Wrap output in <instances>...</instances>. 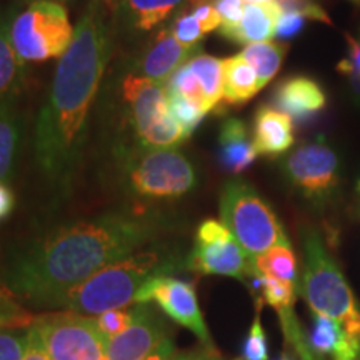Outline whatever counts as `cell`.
I'll return each instance as SVG.
<instances>
[{"label":"cell","instance_id":"603a6c76","mask_svg":"<svg viewBox=\"0 0 360 360\" xmlns=\"http://www.w3.org/2000/svg\"><path fill=\"white\" fill-rule=\"evenodd\" d=\"M187 0H122L117 12L135 30H148L159 27Z\"/></svg>","mask_w":360,"mask_h":360},{"label":"cell","instance_id":"681fc988","mask_svg":"<svg viewBox=\"0 0 360 360\" xmlns=\"http://www.w3.org/2000/svg\"><path fill=\"white\" fill-rule=\"evenodd\" d=\"M56 2H60L62 4V2H65V0H56Z\"/></svg>","mask_w":360,"mask_h":360},{"label":"cell","instance_id":"7bdbcfd3","mask_svg":"<svg viewBox=\"0 0 360 360\" xmlns=\"http://www.w3.org/2000/svg\"><path fill=\"white\" fill-rule=\"evenodd\" d=\"M177 360H220L212 347H205L202 350H192V352L179 354Z\"/></svg>","mask_w":360,"mask_h":360},{"label":"cell","instance_id":"f546056e","mask_svg":"<svg viewBox=\"0 0 360 360\" xmlns=\"http://www.w3.org/2000/svg\"><path fill=\"white\" fill-rule=\"evenodd\" d=\"M167 107L170 115L177 120V124L184 129L187 137H191V134L199 127L202 119L205 117V112L199 105L172 92H167Z\"/></svg>","mask_w":360,"mask_h":360},{"label":"cell","instance_id":"484cf974","mask_svg":"<svg viewBox=\"0 0 360 360\" xmlns=\"http://www.w3.org/2000/svg\"><path fill=\"white\" fill-rule=\"evenodd\" d=\"M287 45L276 44V42H259V44H250L245 45L244 51L240 52V56L244 60L254 67L255 74L259 77L260 89H264L270 80L277 75V72L281 70V65L285 57Z\"/></svg>","mask_w":360,"mask_h":360},{"label":"cell","instance_id":"bcb514c9","mask_svg":"<svg viewBox=\"0 0 360 360\" xmlns=\"http://www.w3.org/2000/svg\"><path fill=\"white\" fill-rule=\"evenodd\" d=\"M355 188H357V193L360 195V179L357 180V186H355Z\"/></svg>","mask_w":360,"mask_h":360},{"label":"cell","instance_id":"74e56055","mask_svg":"<svg viewBox=\"0 0 360 360\" xmlns=\"http://www.w3.org/2000/svg\"><path fill=\"white\" fill-rule=\"evenodd\" d=\"M345 39H347L350 47L349 57L344 58L337 69L344 75H347L352 87L360 94V40L350 37V35H347Z\"/></svg>","mask_w":360,"mask_h":360},{"label":"cell","instance_id":"d590c367","mask_svg":"<svg viewBox=\"0 0 360 360\" xmlns=\"http://www.w3.org/2000/svg\"><path fill=\"white\" fill-rule=\"evenodd\" d=\"M277 6L281 7L282 13H300L305 19H312L319 22H326L330 24V19L326 12L322 11V7L319 4H315L314 0H276Z\"/></svg>","mask_w":360,"mask_h":360},{"label":"cell","instance_id":"7dc6e473","mask_svg":"<svg viewBox=\"0 0 360 360\" xmlns=\"http://www.w3.org/2000/svg\"><path fill=\"white\" fill-rule=\"evenodd\" d=\"M304 360H312V355H309V357H305Z\"/></svg>","mask_w":360,"mask_h":360},{"label":"cell","instance_id":"4fadbf2b","mask_svg":"<svg viewBox=\"0 0 360 360\" xmlns=\"http://www.w3.org/2000/svg\"><path fill=\"white\" fill-rule=\"evenodd\" d=\"M122 96L137 139L169 112L167 89L164 82H155L139 74H129L122 82Z\"/></svg>","mask_w":360,"mask_h":360},{"label":"cell","instance_id":"83f0119b","mask_svg":"<svg viewBox=\"0 0 360 360\" xmlns=\"http://www.w3.org/2000/svg\"><path fill=\"white\" fill-rule=\"evenodd\" d=\"M260 281H262V289H260L262 302L269 304L270 307L276 309L278 315L292 314L295 304L297 285L262 276H260Z\"/></svg>","mask_w":360,"mask_h":360},{"label":"cell","instance_id":"5b68a950","mask_svg":"<svg viewBox=\"0 0 360 360\" xmlns=\"http://www.w3.org/2000/svg\"><path fill=\"white\" fill-rule=\"evenodd\" d=\"M220 222L250 259L277 245H290L281 220L245 180H229L220 192Z\"/></svg>","mask_w":360,"mask_h":360},{"label":"cell","instance_id":"f1b7e54d","mask_svg":"<svg viewBox=\"0 0 360 360\" xmlns=\"http://www.w3.org/2000/svg\"><path fill=\"white\" fill-rule=\"evenodd\" d=\"M39 315L25 309L19 300L0 283V328L29 327L37 321Z\"/></svg>","mask_w":360,"mask_h":360},{"label":"cell","instance_id":"30bf717a","mask_svg":"<svg viewBox=\"0 0 360 360\" xmlns=\"http://www.w3.org/2000/svg\"><path fill=\"white\" fill-rule=\"evenodd\" d=\"M159 305L170 321L188 328L193 335L204 342L205 347H212L209 328L205 326L204 315L199 307L195 287L192 282L175 278L172 276H160L148 281L135 295L134 304Z\"/></svg>","mask_w":360,"mask_h":360},{"label":"cell","instance_id":"ab89813d","mask_svg":"<svg viewBox=\"0 0 360 360\" xmlns=\"http://www.w3.org/2000/svg\"><path fill=\"white\" fill-rule=\"evenodd\" d=\"M305 17L300 15V13H282L281 20H278L277 29H276V37L278 39H292L295 37L300 30L304 29L305 25Z\"/></svg>","mask_w":360,"mask_h":360},{"label":"cell","instance_id":"8992f818","mask_svg":"<svg viewBox=\"0 0 360 360\" xmlns=\"http://www.w3.org/2000/svg\"><path fill=\"white\" fill-rule=\"evenodd\" d=\"M74 30L64 4L34 0L13 15L11 37L22 62H45L64 56L74 39Z\"/></svg>","mask_w":360,"mask_h":360},{"label":"cell","instance_id":"4316f807","mask_svg":"<svg viewBox=\"0 0 360 360\" xmlns=\"http://www.w3.org/2000/svg\"><path fill=\"white\" fill-rule=\"evenodd\" d=\"M165 89H167V92L177 94V96H182L184 98H187V101L199 105L207 114L204 92H202L199 80H197L195 74L191 70L187 62L184 65H180L179 69L165 80Z\"/></svg>","mask_w":360,"mask_h":360},{"label":"cell","instance_id":"3957f363","mask_svg":"<svg viewBox=\"0 0 360 360\" xmlns=\"http://www.w3.org/2000/svg\"><path fill=\"white\" fill-rule=\"evenodd\" d=\"M186 259L164 245L141 249L49 299L39 310L97 317L107 310L129 307L148 281L160 276H172L177 270L186 269Z\"/></svg>","mask_w":360,"mask_h":360},{"label":"cell","instance_id":"2e32d148","mask_svg":"<svg viewBox=\"0 0 360 360\" xmlns=\"http://www.w3.org/2000/svg\"><path fill=\"white\" fill-rule=\"evenodd\" d=\"M254 146L259 155H281L294 146L292 119L276 107L262 105L255 112Z\"/></svg>","mask_w":360,"mask_h":360},{"label":"cell","instance_id":"836d02e7","mask_svg":"<svg viewBox=\"0 0 360 360\" xmlns=\"http://www.w3.org/2000/svg\"><path fill=\"white\" fill-rule=\"evenodd\" d=\"M134 319V307H122V309H112L107 310L101 315H97L96 322L107 340L115 337L117 334L125 330L130 326Z\"/></svg>","mask_w":360,"mask_h":360},{"label":"cell","instance_id":"f907efd6","mask_svg":"<svg viewBox=\"0 0 360 360\" xmlns=\"http://www.w3.org/2000/svg\"><path fill=\"white\" fill-rule=\"evenodd\" d=\"M281 360H290V359H287V357H282Z\"/></svg>","mask_w":360,"mask_h":360},{"label":"cell","instance_id":"d6a6232c","mask_svg":"<svg viewBox=\"0 0 360 360\" xmlns=\"http://www.w3.org/2000/svg\"><path fill=\"white\" fill-rule=\"evenodd\" d=\"M29 327L0 328V360H22L25 352Z\"/></svg>","mask_w":360,"mask_h":360},{"label":"cell","instance_id":"7402d4cb","mask_svg":"<svg viewBox=\"0 0 360 360\" xmlns=\"http://www.w3.org/2000/svg\"><path fill=\"white\" fill-rule=\"evenodd\" d=\"M224 79V101L231 105H240L249 102L260 90L259 77L254 67L238 56L222 60Z\"/></svg>","mask_w":360,"mask_h":360},{"label":"cell","instance_id":"60d3db41","mask_svg":"<svg viewBox=\"0 0 360 360\" xmlns=\"http://www.w3.org/2000/svg\"><path fill=\"white\" fill-rule=\"evenodd\" d=\"M13 207H15V195L12 188L8 187V184L0 182V222L11 217Z\"/></svg>","mask_w":360,"mask_h":360},{"label":"cell","instance_id":"f6af8a7d","mask_svg":"<svg viewBox=\"0 0 360 360\" xmlns=\"http://www.w3.org/2000/svg\"><path fill=\"white\" fill-rule=\"evenodd\" d=\"M245 4H264V2H276V0H244Z\"/></svg>","mask_w":360,"mask_h":360},{"label":"cell","instance_id":"d6986e66","mask_svg":"<svg viewBox=\"0 0 360 360\" xmlns=\"http://www.w3.org/2000/svg\"><path fill=\"white\" fill-rule=\"evenodd\" d=\"M254 141H250L247 125L238 119H227L219 134V162L232 174H240L257 159Z\"/></svg>","mask_w":360,"mask_h":360},{"label":"cell","instance_id":"ac0fdd59","mask_svg":"<svg viewBox=\"0 0 360 360\" xmlns=\"http://www.w3.org/2000/svg\"><path fill=\"white\" fill-rule=\"evenodd\" d=\"M310 349L332 360H360V342L354 340L334 319L314 314Z\"/></svg>","mask_w":360,"mask_h":360},{"label":"cell","instance_id":"6da1fadb","mask_svg":"<svg viewBox=\"0 0 360 360\" xmlns=\"http://www.w3.org/2000/svg\"><path fill=\"white\" fill-rule=\"evenodd\" d=\"M164 227L159 215L141 210L60 225L8 250L0 262V283L25 309L39 310L52 297L155 242Z\"/></svg>","mask_w":360,"mask_h":360},{"label":"cell","instance_id":"b9f144b4","mask_svg":"<svg viewBox=\"0 0 360 360\" xmlns=\"http://www.w3.org/2000/svg\"><path fill=\"white\" fill-rule=\"evenodd\" d=\"M177 357H179V350L175 347L174 339L169 335L167 339L162 342L159 347L154 350V352L143 360H177Z\"/></svg>","mask_w":360,"mask_h":360},{"label":"cell","instance_id":"52a82bcc","mask_svg":"<svg viewBox=\"0 0 360 360\" xmlns=\"http://www.w3.org/2000/svg\"><path fill=\"white\" fill-rule=\"evenodd\" d=\"M192 162L175 148L147 150L127 167V186L134 195L148 200L180 199L195 187Z\"/></svg>","mask_w":360,"mask_h":360},{"label":"cell","instance_id":"5bb4252c","mask_svg":"<svg viewBox=\"0 0 360 360\" xmlns=\"http://www.w3.org/2000/svg\"><path fill=\"white\" fill-rule=\"evenodd\" d=\"M199 49L192 51L180 45L170 32V29H162L155 35L154 44L147 49L141 62L137 64V70L141 77L164 82L167 80L180 65H184Z\"/></svg>","mask_w":360,"mask_h":360},{"label":"cell","instance_id":"e0dca14e","mask_svg":"<svg viewBox=\"0 0 360 360\" xmlns=\"http://www.w3.org/2000/svg\"><path fill=\"white\" fill-rule=\"evenodd\" d=\"M15 12H0V107L15 105L24 87V64L12 45L11 27Z\"/></svg>","mask_w":360,"mask_h":360},{"label":"cell","instance_id":"d4e9b609","mask_svg":"<svg viewBox=\"0 0 360 360\" xmlns=\"http://www.w3.org/2000/svg\"><path fill=\"white\" fill-rule=\"evenodd\" d=\"M254 272L262 277L276 278V281L289 282L297 285L299 272H297V259L290 245H277L252 259Z\"/></svg>","mask_w":360,"mask_h":360},{"label":"cell","instance_id":"8d00e7d4","mask_svg":"<svg viewBox=\"0 0 360 360\" xmlns=\"http://www.w3.org/2000/svg\"><path fill=\"white\" fill-rule=\"evenodd\" d=\"M191 12L200 24V29L204 34L220 29V17L217 11H215L212 0H191Z\"/></svg>","mask_w":360,"mask_h":360},{"label":"cell","instance_id":"7c38bea8","mask_svg":"<svg viewBox=\"0 0 360 360\" xmlns=\"http://www.w3.org/2000/svg\"><path fill=\"white\" fill-rule=\"evenodd\" d=\"M169 335L167 322L150 304H134L130 326L107 340L105 360H143Z\"/></svg>","mask_w":360,"mask_h":360},{"label":"cell","instance_id":"e575fe53","mask_svg":"<svg viewBox=\"0 0 360 360\" xmlns=\"http://www.w3.org/2000/svg\"><path fill=\"white\" fill-rule=\"evenodd\" d=\"M212 4L220 17L219 32L225 37L240 24L244 15V0H212Z\"/></svg>","mask_w":360,"mask_h":360},{"label":"cell","instance_id":"277c9868","mask_svg":"<svg viewBox=\"0 0 360 360\" xmlns=\"http://www.w3.org/2000/svg\"><path fill=\"white\" fill-rule=\"evenodd\" d=\"M304 269L300 292L314 314L334 319L344 330L360 342V309L340 269L332 260L321 236L302 233Z\"/></svg>","mask_w":360,"mask_h":360},{"label":"cell","instance_id":"f35d334b","mask_svg":"<svg viewBox=\"0 0 360 360\" xmlns=\"http://www.w3.org/2000/svg\"><path fill=\"white\" fill-rule=\"evenodd\" d=\"M22 360H51V357H49L47 354V349H45L42 334H40L37 323L35 322L29 327L25 352Z\"/></svg>","mask_w":360,"mask_h":360},{"label":"cell","instance_id":"44dd1931","mask_svg":"<svg viewBox=\"0 0 360 360\" xmlns=\"http://www.w3.org/2000/svg\"><path fill=\"white\" fill-rule=\"evenodd\" d=\"M24 122L15 105L0 107V182L13 177L22 150Z\"/></svg>","mask_w":360,"mask_h":360},{"label":"cell","instance_id":"ba28073f","mask_svg":"<svg viewBox=\"0 0 360 360\" xmlns=\"http://www.w3.org/2000/svg\"><path fill=\"white\" fill-rule=\"evenodd\" d=\"M35 323L51 360H105L107 337L96 317L52 312L40 314Z\"/></svg>","mask_w":360,"mask_h":360},{"label":"cell","instance_id":"9a60e30c","mask_svg":"<svg viewBox=\"0 0 360 360\" xmlns=\"http://www.w3.org/2000/svg\"><path fill=\"white\" fill-rule=\"evenodd\" d=\"M274 103L277 110L302 122L326 107V94L315 80L299 75L278 85L274 94Z\"/></svg>","mask_w":360,"mask_h":360},{"label":"cell","instance_id":"c3c4849f","mask_svg":"<svg viewBox=\"0 0 360 360\" xmlns=\"http://www.w3.org/2000/svg\"><path fill=\"white\" fill-rule=\"evenodd\" d=\"M352 2H355V4H359V6H360V0H352Z\"/></svg>","mask_w":360,"mask_h":360},{"label":"cell","instance_id":"cb8c5ba5","mask_svg":"<svg viewBox=\"0 0 360 360\" xmlns=\"http://www.w3.org/2000/svg\"><path fill=\"white\" fill-rule=\"evenodd\" d=\"M187 64L193 74H195L202 87V92H204L205 110L210 112L215 109V105L224 97L222 60H219L217 57L207 56V53L200 52L199 49L195 53H192Z\"/></svg>","mask_w":360,"mask_h":360},{"label":"cell","instance_id":"1f68e13d","mask_svg":"<svg viewBox=\"0 0 360 360\" xmlns=\"http://www.w3.org/2000/svg\"><path fill=\"white\" fill-rule=\"evenodd\" d=\"M240 360H269L267 335H265L262 322H260L259 310L249 328V334L242 344Z\"/></svg>","mask_w":360,"mask_h":360},{"label":"cell","instance_id":"8fae6325","mask_svg":"<svg viewBox=\"0 0 360 360\" xmlns=\"http://www.w3.org/2000/svg\"><path fill=\"white\" fill-rule=\"evenodd\" d=\"M285 174L302 195L319 200L339 184V159L326 142L302 143L287 157Z\"/></svg>","mask_w":360,"mask_h":360},{"label":"cell","instance_id":"4dcf8cb0","mask_svg":"<svg viewBox=\"0 0 360 360\" xmlns=\"http://www.w3.org/2000/svg\"><path fill=\"white\" fill-rule=\"evenodd\" d=\"M170 32L180 45L192 51L199 49V42L205 35L202 32L199 22L192 15L191 8H180L170 27Z\"/></svg>","mask_w":360,"mask_h":360},{"label":"cell","instance_id":"ee69618b","mask_svg":"<svg viewBox=\"0 0 360 360\" xmlns=\"http://www.w3.org/2000/svg\"><path fill=\"white\" fill-rule=\"evenodd\" d=\"M102 2H103V6H105V7L117 8V7H119V4L122 2V0H102Z\"/></svg>","mask_w":360,"mask_h":360},{"label":"cell","instance_id":"ffe728a7","mask_svg":"<svg viewBox=\"0 0 360 360\" xmlns=\"http://www.w3.org/2000/svg\"><path fill=\"white\" fill-rule=\"evenodd\" d=\"M281 17L282 11L277 2L247 4L240 24L231 34L225 35V39L242 45L269 42L270 39L276 37V29Z\"/></svg>","mask_w":360,"mask_h":360},{"label":"cell","instance_id":"9c48e42d","mask_svg":"<svg viewBox=\"0 0 360 360\" xmlns=\"http://www.w3.org/2000/svg\"><path fill=\"white\" fill-rule=\"evenodd\" d=\"M186 269L200 276H224L247 281L254 276L252 259L220 220L207 219L199 225L195 242L186 259Z\"/></svg>","mask_w":360,"mask_h":360},{"label":"cell","instance_id":"7a4b0ae2","mask_svg":"<svg viewBox=\"0 0 360 360\" xmlns=\"http://www.w3.org/2000/svg\"><path fill=\"white\" fill-rule=\"evenodd\" d=\"M110 29L102 0H90L58 58L34 129V155L47 184L67 191L77 174L89 114L110 60Z\"/></svg>","mask_w":360,"mask_h":360}]
</instances>
